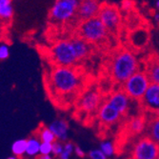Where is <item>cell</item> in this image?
I'll list each match as a JSON object with an SVG mask.
<instances>
[{"mask_svg":"<svg viewBox=\"0 0 159 159\" xmlns=\"http://www.w3.org/2000/svg\"><path fill=\"white\" fill-rule=\"evenodd\" d=\"M144 134L159 144V113L148 115V121Z\"/></svg>","mask_w":159,"mask_h":159,"instance_id":"obj_18","label":"cell"},{"mask_svg":"<svg viewBox=\"0 0 159 159\" xmlns=\"http://www.w3.org/2000/svg\"><path fill=\"white\" fill-rule=\"evenodd\" d=\"M7 159H18L16 156H14V155H12V156H10V157H8Z\"/></svg>","mask_w":159,"mask_h":159,"instance_id":"obj_33","label":"cell"},{"mask_svg":"<svg viewBox=\"0 0 159 159\" xmlns=\"http://www.w3.org/2000/svg\"><path fill=\"white\" fill-rule=\"evenodd\" d=\"M155 7L159 10V0H156V3H155Z\"/></svg>","mask_w":159,"mask_h":159,"instance_id":"obj_32","label":"cell"},{"mask_svg":"<svg viewBox=\"0 0 159 159\" xmlns=\"http://www.w3.org/2000/svg\"><path fill=\"white\" fill-rule=\"evenodd\" d=\"M52 152V144L41 142L39 154H51Z\"/></svg>","mask_w":159,"mask_h":159,"instance_id":"obj_25","label":"cell"},{"mask_svg":"<svg viewBox=\"0 0 159 159\" xmlns=\"http://www.w3.org/2000/svg\"><path fill=\"white\" fill-rule=\"evenodd\" d=\"M96 81V74L84 66L53 68L48 77L49 90L55 104L68 110L82 93Z\"/></svg>","mask_w":159,"mask_h":159,"instance_id":"obj_1","label":"cell"},{"mask_svg":"<svg viewBox=\"0 0 159 159\" xmlns=\"http://www.w3.org/2000/svg\"><path fill=\"white\" fill-rule=\"evenodd\" d=\"M141 62L143 70L146 73L150 82L159 85V54L157 52L149 53Z\"/></svg>","mask_w":159,"mask_h":159,"instance_id":"obj_14","label":"cell"},{"mask_svg":"<svg viewBox=\"0 0 159 159\" xmlns=\"http://www.w3.org/2000/svg\"><path fill=\"white\" fill-rule=\"evenodd\" d=\"M137 112L150 114L159 113V85L151 83L142 98L136 103Z\"/></svg>","mask_w":159,"mask_h":159,"instance_id":"obj_11","label":"cell"},{"mask_svg":"<svg viewBox=\"0 0 159 159\" xmlns=\"http://www.w3.org/2000/svg\"><path fill=\"white\" fill-rule=\"evenodd\" d=\"M150 41V35L146 30H135L134 33L131 34L129 37V51L134 54L139 53L140 52L145 50L148 46Z\"/></svg>","mask_w":159,"mask_h":159,"instance_id":"obj_15","label":"cell"},{"mask_svg":"<svg viewBox=\"0 0 159 159\" xmlns=\"http://www.w3.org/2000/svg\"><path fill=\"white\" fill-rule=\"evenodd\" d=\"M89 156L91 157V159H106V155L98 150L91 151L89 152Z\"/></svg>","mask_w":159,"mask_h":159,"instance_id":"obj_28","label":"cell"},{"mask_svg":"<svg viewBox=\"0 0 159 159\" xmlns=\"http://www.w3.org/2000/svg\"><path fill=\"white\" fill-rule=\"evenodd\" d=\"M150 84L151 82L146 73L143 70H140L132 77H129L120 88L129 99L137 103L148 90Z\"/></svg>","mask_w":159,"mask_h":159,"instance_id":"obj_9","label":"cell"},{"mask_svg":"<svg viewBox=\"0 0 159 159\" xmlns=\"http://www.w3.org/2000/svg\"><path fill=\"white\" fill-rule=\"evenodd\" d=\"M97 17L103 23L110 34L116 35L119 32L120 16L117 9L111 5H103L100 7Z\"/></svg>","mask_w":159,"mask_h":159,"instance_id":"obj_12","label":"cell"},{"mask_svg":"<svg viewBox=\"0 0 159 159\" xmlns=\"http://www.w3.org/2000/svg\"><path fill=\"white\" fill-rule=\"evenodd\" d=\"M154 21H155L157 24H159V11L156 12V13L154 14Z\"/></svg>","mask_w":159,"mask_h":159,"instance_id":"obj_31","label":"cell"},{"mask_svg":"<svg viewBox=\"0 0 159 159\" xmlns=\"http://www.w3.org/2000/svg\"><path fill=\"white\" fill-rule=\"evenodd\" d=\"M100 4L97 0H82L76 16L82 20H88L98 16L100 10Z\"/></svg>","mask_w":159,"mask_h":159,"instance_id":"obj_16","label":"cell"},{"mask_svg":"<svg viewBox=\"0 0 159 159\" xmlns=\"http://www.w3.org/2000/svg\"><path fill=\"white\" fill-rule=\"evenodd\" d=\"M41 141L38 137H30L27 140V150L26 154L30 157H34L39 154Z\"/></svg>","mask_w":159,"mask_h":159,"instance_id":"obj_19","label":"cell"},{"mask_svg":"<svg viewBox=\"0 0 159 159\" xmlns=\"http://www.w3.org/2000/svg\"><path fill=\"white\" fill-rule=\"evenodd\" d=\"M157 159H159V158H157Z\"/></svg>","mask_w":159,"mask_h":159,"instance_id":"obj_34","label":"cell"},{"mask_svg":"<svg viewBox=\"0 0 159 159\" xmlns=\"http://www.w3.org/2000/svg\"><path fill=\"white\" fill-rule=\"evenodd\" d=\"M105 100L122 115L123 118H127L129 115H132L131 110L133 100L129 99L126 95V93L121 90V88L111 91L106 96Z\"/></svg>","mask_w":159,"mask_h":159,"instance_id":"obj_13","label":"cell"},{"mask_svg":"<svg viewBox=\"0 0 159 159\" xmlns=\"http://www.w3.org/2000/svg\"><path fill=\"white\" fill-rule=\"evenodd\" d=\"M63 148H64V145L62 144V142L56 140L55 142L52 143V153L56 156H59L61 152H63Z\"/></svg>","mask_w":159,"mask_h":159,"instance_id":"obj_26","label":"cell"},{"mask_svg":"<svg viewBox=\"0 0 159 159\" xmlns=\"http://www.w3.org/2000/svg\"><path fill=\"white\" fill-rule=\"evenodd\" d=\"M75 153H76V155L78 156V157H81V158H83L84 156H85V152L79 148V147H75Z\"/></svg>","mask_w":159,"mask_h":159,"instance_id":"obj_29","label":"cell"},{"mask_svg":"<svg viewBox=\"0 0 159 159\" xmlns=\"http://www.w3.org/2000/svg\"><path fill=\"white\" fill-rule=\"evenodd\" d=\"M82 0H56L51 10V18L55 23H67L76 14Z\"/></svg>","mask_w":159,"mask_h":159,"instance_id":"obj_10","label":"cell"},{"mask_svg":"<svg viewBox=\"0 0 159 159\" xmlns=\"http://www.w3.org/2000/svg\"><path fill=\"white\" fill-rule=\"evenodd\" d=\"M109 33L96 16L82 21L78 28V37L94 46L100 52H108L110 48Z\"/></svg>","mask_w":159,"mask_h":159,"instance_id":"obj_5","label":"cell"},{"mask_svg":"<svg viewBox=\"0 0 159 159\" xmlns=\"http://www.w3.org/2000/svg\"><path fill=\"white\" fill-rule=\"evenodd\" d=\"M51 57L57 67L79 66L75 48L70 39L56 42L51 49Z\"/></svg>","mask_w":159,"mask_h":159,"instance_id":"obj_8","label":"cell"},{"mask_svg":"<svg viewBox=\"0 0 159 159\" xmlns=\"http://www.w3.org/2000/svg\"><path fill=\"white\" fill-rule=\"evenodd\" d=\"M36 159H52L51 154H39Z\"/></svg>","mask_w":159,"mask_h":159,"instance_id":"obj_30","label":"cell"},{"mask_svg":"<svg viewBox=\"0 0 159 159\" xmlns=\"http://www.w3.org/2000/svg\"><path fill=\"white\" fill-rule=\"evenodd\" d=\"M74 150H75V147L73 145V143H71V142H66L64 144L63 152L58 156L59 159H70V156L71 153H73Z\"/></svg>","mask_w":159,"mask_h":159,"instance_id":"obj_23","label":"cell"},{"mask_svg":"<svg viewBox=\"0 0 159 159\" xmlns=\"http://www.w3.org/2000/svg\"><path fill=\"white\" fill-rule=\"evenodd\" d=\"M26 150H27L26 139H17L11 144V152L16 157H21L24 154H26Z\"/></svg>","mask_w":159,"mask_h":159,"instance_id":"obj_20","label":"cell"},{"mask_svg":"<svg viewBox=\"0 0 159 159\" xmlns=\"http://www.w3.org/2000/svg\"><path fill=\"white\" fill-rule=\"evenodd\" d=\"M10 56V48L6 43H0V60H6Z\"/></svg>","mask_w":159,"mask_h":159,"instance_id":"obj_24","label":"cell"},{"mask_svg":"<svg viewBox=\"0 0 159 159\" xmlns=\"http://www.w3.org/2000/svg\"><path fill=\"white\" fill-rule=\"evenodd\" d=\"M159 158V144L149 135L143 134L128 150L125 159H157Z\"/></svg>","mask_w":159,"mask_h":159,"instance_id":"obj_7","label":"cell"},{"mask_svg":"<svg viewBox=\"0 0 159 159\" xmlns=\"http://www.w3.org/2000/svg\"><path fill=\"white\" fill-rule=\"evenodd\" d=\"M123 119L122 115L105 100L99 110L94 126L96 137L101 141H104L113 136Z\"/></svg>","mask_w":159,"mask_h":159,"instance_id":"obj_6","label":"cell"},{"mask_svg":"<svg viewBox=\"0 0 159 159\" xmlns=\"http://www.w3.org/2000/svg\"><path fill=\"white\" fill-rule=\"evenodd\" d=\"M147 121L148 114L142 112L132 114L121 121L113 134L112 147L115 155L121 156L128 152L132 144L145 133Z\"/></svg>","mask_w":159,"mask_h":159,"instance_id":"obj_3","label":"cell"},{"mask_svg":"<svg viewBox=\"0 0 159 159\" xmlns=\"http://www.w3.org/2000/svg\"><path fill=\"white\" fill-rule=\"evenodd\" d=\"M49 129L56 137V140L65 142L68 139L69 124L64 119H57L49 125Z\"/></svg>","mask_w":159,"mask_h":159,"instance_id":"obj_17","label":"cell"},{"mask_svg":"<svg viewBox=\"0 0 159 159\" xmlns=\"http://www.w3.org/2000/svg\"><path fill=\"white\" fill-rule=\"evenodd\" d=\"M13 9L11 0H0V17L9 19L12 16Z\"/></svg>","mask_w":159,"mask_h":159,"instance_id":"obj_21","label":"cell"},{"mask_svg":"<svg viewBox=\"0 0 159 159\" xmlns=\"http://www.w3.org/2000/svg\"><path fill=\"white\" fill-rule=\"evenodd\" d=\"M101 149H102V152L105 155H111V154L114 153L112 144L110 143V142H106V143L101 144Z\"/></svg>","mask_w":159,"mask_h":159,"instance_id":"obj_27","label":"cell"},{"mask_svg":"<svg viewBox=\"0 0 159 159\" xmlns=\"http://www.w3.org/2000/svg\"><path fill=\"white\" fill-rule=\"evenodd\" d=\"M38 138L43 143H53L56 141V137L52 133V131L49 129V127H43L39 129L38 133Z\"/></svg>","mask_w":159,"mask_h":159,"instance_id":"obj_22","label":"cell"},{"mask_svg":"<svg viewBox=\"0 0 159 159\" xmlns=\"http://www.w3.org/2000/svg\"><path fill=\"white\" fill-rule=\"evenodd\" d=\"M139 70L140 62L136 56L129 49L117 47L106 52L101 59L96 71V81L107 96Z\"/></svg>","mask_w":159,"mask_h":159,"instance_id":"obj_2","label":"cell"},{"mask_svg":"<svg viewBox=\"0 0 159 159\" xmlns=\"http://www.w3.org/2000/svg\"><path fill=\"white\" fill-rule=\"evenodd\" d=\"M105 94L97 81L91 84L75 104L74 117L83 126L94 128L99 110L105 101Z\"/></svg>","mask_w":159,"mask_h":159,"instance_id":"obj_4","label":"cell"}]
</instances>
